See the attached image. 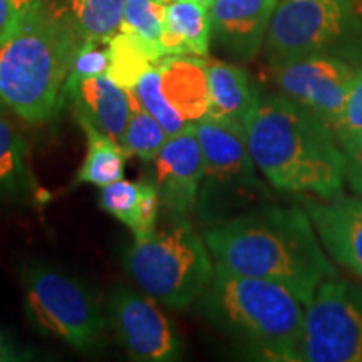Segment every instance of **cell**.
<instances>
[{"instance_id": "obj_1", "label": "cell", "mask_w": 362, "mask_h": 362, "mask_svg": "<svg viewBox=\"0 0 362 362\" xmlns=\"http://www.w3.org/2000/svg\"><path fill=\"white\" fill-rule=\"evenodd\" d=\"M215 265L287 287L307 305L325 279L336 277L307 210L260 206L203 232Z\"/></svg>"}, {"instance_id": "obj_2", "label": "cell", "mask_w": 362, "mask_h": 362, "mask_svg": "<svg viewBox=\"0 0 362 362\" xmlns=\"http://www.w3.org/2000/svg\"><path fill=\"white\" fill-rule=\"evenodd\" d=\"M253 161L285 193L341 197L346 155L336 131L314 112L280 94H260L245 123Z\"/></svg>"}, {"instance_id": "obj_3", "label": "cell", "mask_w": 362, "mask_h": 362, "mask_svg": "<svg viewBox=\"0 0 362 362\" xmlns=\"http://www.w3.org/2000/svg\"><path fill=\"white\" fill-rule=\"evenodd\" d=\"M81 42L64 12L44 7L0 42V101L30 124L56 117Z\"/></svg>"}, {"instance_id": "obj_4", "label": "cell", "mask_w": 362, "mask_h": 362, "mask_svg": "<svg viewBox=\"0 0 362 362\" xmlns=\"http://www.w3.org/2000/svg\"><path fill=\"white\" fill-rule=\"evenodd\" d=\"M202 302L208 319L253 354L267 361H298L305 310L287 287L215 265Z\"/></svg>"}, {"instance_id": "obj_5", "label": "cell", "mask_w": 362, "mask_h": 362, "mask_svg": "<svg viewBox=\"0 0 362 362\" xmlns=\"http://www.w3.org/2000/svg\"><path fill=\"white\" fill-rule=\"evenodd\" d=\"M203 151V176L197 214L203 223L216 225L265 206L267 185L248 149L245 128L205 116L197 124Z\"/></svg>"}, {"instance_id": "obj_6", "label": "cell", "mask_w": 362, "mask_h": 362, "mask_svg": "<svg viewBox=\"0 0 362 362\" xmlns=\"http://www.w3.org/2000/svg\"><path fill=\"white\" fill-rule=\"evenodd\" d=\"M124 267L144 293L175 310L200 298L215 274L205 240L183 218L168 230L134 240Z\"/></svg>"}, {"instance_id": "obj_7", "label": "cell", "mask_w": 362, "mask_h": 362, "mask_svg": "<svg viewBox=\"0 0 362 362\" xmlns=\"http://www.w3.org/2000/svg\"><path fill=\"white\" fill-rule=\"evenodd\" d=\"M362 30V0H280L265 39L270 67L334 54Z\"/></svg>"}, {"instance_id": "obj_8", "label": "cell", "mask_w": 362, "mask_h": 362, "mask_svg": "<svg viewBox=\"0 0 362 362\" xmlns=\"http://www.w3.org/2000/svg\"><path fill=\"white\" fill-rule=\"evenodd\" d=\"M25 312L35 329L81 352L98 347L106 327L93 293L76 279L44 265L25 275Z\"/></svg>"}, {"instance_id": "obj_9", "label": "cell", "mask_w": 362, "mask_h": 362, "mask_svg": "<svg viewBox=\"0 0 362 362\" xmlns=\"http://www.w3.org/2000/svg\"><path fill=\"white\" fill-rule=\"evenodd\" d=\"M298 361L362 362V287L330 277L305 305Z\"/></svg>"}, {"instance_id": "obj_10", "label": "cell", "mask_w": 362, "mask_h": 362, "mask_svg": "<svg viewBox=\"0 0 362 362\" xmlns=\"http://www.w3.org/2000/svg\"><path fill=\"white\" fill-rule=\"evenodd\" d=\"M354 74V67L330 52L272 67L280 93L314 112L334 131Z\"/></svg>"}, {"instance_id": "obj_11", "label": "cell", "mask_w": 362, "mask_h": 362, "mask_svg": "<svg viewBox=\"0 0 362 362\" xmlns=\"http://www.w3.org/2000/svg\"><path fill=\"white\" fill-rule=\"evenodd\" d=\"M148 293L116 285L107 297V319L129 356L144 362H170L181 357V341L173 324Z\"/></svg>"}, {"instance_id": "obj_12", "label": "cell", "mask_w": 362, "mask_h": 362, "mask_svg": "<svg viewBox=\"0 0 362 362\" xmlns=\"http://www.w3.org/2000/svg\"><path fill=\"white\" fill-rule=\"evenodd\" d=\"M155 185L161 203L176 218L197 210L203 176V151L192 124L170 136L155 160Z\"/></svg>"}, {"instance_id": "obj_13", "label": "cell", "mask_w": 362, "mask_h": 362, "mask_svg": "<svg viewBox=\"0 0 362 362\" xmlns=\"http://www.w3.org/2000/svg\"><path fill=\"white\" fill-rule=\"evenodd\" d=\"M280 0H215L208 11L211 42L238 61H252L265 44Z\"/></svg>"}, {"instance_id": "obj_14", "label": "cell", "mask_w": 362, "mask_h": 362, "mask_svg": "<svg viewBox=\"0 0 362 362\" xmlns=\"http://www.w3.org/2000/svg\"><path fill=\"white\" fill-rule=\"evenodd\" d=\"M312 223L334 260L362 280V200L336 197L305 203Z\"/></svg>"}, {"instance_id": "obj_15", "label": "cell", "mask_w": 362, "mask_h": 362, "mask_svg": "<svg viewBox=\"0 0 362 362\" xmlns=\"http://www.w3.org/2000/svg\"><path fill=\"white\" fill-rule=\"evenodd\" d=\"M64 101L72 103L78 123L93 124L121 143L131 115L129 89L121 88L107 74H101L66 86Z\"/></svg>"}, {"instance_id": "obj_16", "label": "cell", "mask_w": 362, "mask_h": 362, "mask_svg": "<svg viewBox=\"0 0 362 362\" xmlns=\"http://www.w3.org/2000/svg\"><path fill=\"white\" fill-rule=\"evenodd\" d=\"M161 74V93L188 124L208 116L206 61L188 56H165L156 62Z\"/></svg>"}, {"instance_id": "obj_17", "label": "cell", "mask_w": 362, "mask_h": 362, "mask_svg": "<svg viewBox=\"0 0 362 362\" xmlns=\"http://www.w3.org/2000/svg\"><path fill=\"white\" fill-rule=\"evenodd\" d=\"M208 116L245 128L260 93L252 86L247 71L221 61H206Z\"/></svg>"}, {"instance_id": "obj_18", "label": "cell", "mask_w": 362, "mask_h": 362, "mask_svg": "<svg viewBox=\"0 0 362 362\" xmlns=\"http://www.w3.org/2000/svg\"><path fill=\"white\" fill-rule=\"evenodd\" d=\"M160 193L155 183L119 180L101 189V208L133 232L134 240L156 232Z\"/></svg>"}, {"instance_id": "obj_19", "label": "cell", "mask_w": 362, "mask_h": 362, "mask_svg": "<svg viewBox=\"0 0 362 362\" xmlns=\"http://www.w3.org/2000/svg\"><path fill=\"white\" fill-rule=\"evenodd\" d=\"M210 44L211 21L208 7L198 0H170L161 39L166 56L206 57Z\"/></svg>"}, {"instance_id": "obj_20", "label": "cell", "mask_w": 362, "mask_h": 362, "mask_svg": "<svg viewBox=\"0 0 362 362\" xmlns=\"http://www.w3.org/2000/svg\"><path fill=\"white\" fill-rule=\"evenodd\" d=\"M79 124L88 139V151L78 171V178H76L78 183H90L104 188L123 180L126 156H128L123 146L94 128L93 124L84 123V121Z\"/></svg>"}, {"instance_id": "obj_21", "label": "cell", "mask_w": 362, "mask_h": 362, "mask_svg": "<svg viewBox=\"0 0 362 362\" xmlns=\"http://www.w3.org/2000/svg\"><path fill=\"white\" fill-rule=\"evenodd\" d=\"M62 12L83 40L110 42L121 27L124 0H64Z\"/></svg>"}, {"instance_id": "obj_22", "label": "cell", "mask_w": 362, "mask_h": 362, "mask_svg": "<svg viewBox=\"0 0 362 362\" xmlns=\"http://www.w3.org/2000/svg\"><path fill=\"white\" fill-rule=\"evenodd\" d=\"M33 188L24 138L7 117L0 116V197L21 200Z\"/></svg>"}, {"instance_id": "obj_23", "label": "cell", "mask_w": 362, "mask_h": 362, "mask_svg": "<svg viewBox=\"0 0 362 362\" xmlns=\"http://www.w3.org/2000/svg\"><path fill=\"white\" fill-rule=\"evenodd\" d=\"M165 0H124L123 21L119 33H128L146 45L153 61L158 62L166 56L161 45L166 22Z\"/></svg>"}, {"instance_id": "obj_24", "label": "cell", "mask_w": 362, "mask_h": 362, "mask_svg": "<svg viewBox=\"0 0 362 362\" xmlns=\"http://www.w3.org/2000/svg\"><path fill=\"white\" fill-rule=\"evenodd\" d=\"M131 115L126 124L121 146L128 155L143 158L146 161H153L165 143L168 141V133L158 123L146 107L143 106L134 89H129Z\"/></svg>"}, {"instance_id": "obj_25", "label": "cell", "mask_w": 362, "mask_h": 362, "mask_svg": "<svg viewBox=\"0 0 362 362\" xmlns=\"http://www.w3.org/2000/svg\"><path fill=\"white\" fill-rule=\"evenodd\" d=\"M106 74L124 89H134L141 76L155 64L148 47L136 35L119 33L110 40Z\"/></svg>"}, {"instance_id": "obj_26", "label": "cell", "mask_w": 362, "mask_h": 362, "mask_svg": "<svg viewBox=\"0 0 362 362\" xmlns=\"http://www.w3.org/2000/svg\"><path fill=\"white\" fill-rule=\"evenodd\" d=\"M136 96L146 110L151 112L153 117L165 128L168 136L178 134L183 129H187L188 124L180 112L175 110L171 104L166 101L161 93V74L158 69L156 62L144 74L139 78L138 84L134 88Z\"/></svg>"}, {"instance_id": "obj_27", "label": "cell", "mask_w": 362, "mask_h": 362, "mask_svg": "<svg viewBox=\"0 0 362 362\" xmlns=\"http://www.w3.org/2000/svg\"><path fill=\"white\" fill-rule=\"evenodd\" d=\"M98 45L99 42H93V40L81 42L74 61H72L66 86H72L78 81L94 78V76L106 74L107 67H110V52L103 51Z\"/></svg>"}, {"instance_id": "obj_28", "label": "cell", "mask_w": 362, "mask_h": 362, "mask_svg": "<svg viewBox=\"0 0 362 362\" xmlns=\"http://www.w3.org/2000/svg\"><path fill=\"white\" fill-rule=\"evenodd\" d=\"M44 0H0V42L39 16Z\"/></svg>"}, {"instance_id": "obj_29", "label": "cell", "mask_w": 362, "mask_h": 362, "mask_svg": "<svg viewBox=\"0 0 362 362\" xmlns=\"http://www.w3.org/2000/svg\"><path fill=\"white\" fill-rule=\"evenodd\" d=\"M359 133H362V67L356 71L354 78H352L341 116L336 124V134L341 143Z\"/></svg>"}, {"instance_id": "obj_30", "label": "cell", "mask_w": 362, "mask_h": 362, "mask_svg": "<svg viewBox=\"0 0 362 362\" xmlns=\"http://www.w3.org/2000/svg\"><path fill=\"white\" fill-rule=\"evenodd\" d=\"M346 155V180L356 193L362 194V133L342 141Z\"/></svg>"}, {"instance_id": "obj_31", "label": "cell", "mask_w": 362, "mask_h": 362, "mask_svg": "<svg viewBox=\"0 0 362 362\" xmlns=\"http://www.w3.org/2000/svg\"><path fill=\"white\" fill-rule=\"evenodd\" d=\"M198 2H202V4H203V6L210 7V6H211V4H214V2H215V0H198Z\"/></svg>"}, {"instance_id": "obj_32", "label": "cell", "mask_w": 362, "mask_h": 362, "mask_svg": "<svg viewBox=\"0 0 362 362\" xmlns=\"http://www.w3.org/2000/svg\"><path fill=\"white\" fill-rule=\"evenodd\" d=\"M165 2H170V0H165Z\"/></svg>"}]
</instances>
